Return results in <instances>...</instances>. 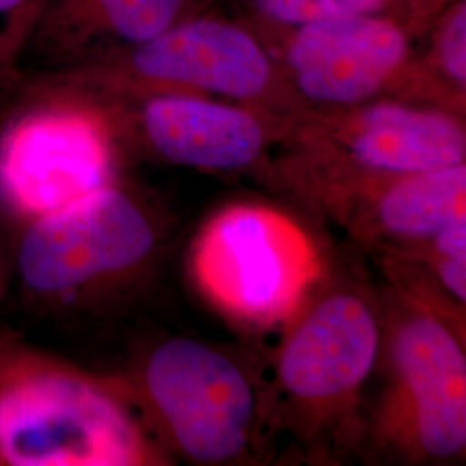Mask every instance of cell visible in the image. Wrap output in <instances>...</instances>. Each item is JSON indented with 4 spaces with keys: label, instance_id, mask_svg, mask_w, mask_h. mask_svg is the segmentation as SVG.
I'll return each mask as SVG.
<instances>
[{
    "label": "cell",
    "instance_id": "3",
    "mask_svg": "<svg viewBox=\"0 0 466 466\" xmlns=\"http://www.w3.org/2000/svg\"><path fill=\"white\" fill-rule=\"evenodd\" d=\"M117 146L99 100L38 78L0 130V232L115 184Z\"/></svg>",
    "mask_w": 466,
    "mask_h": 466
},
{
    "label": "cell",
    "instance_id": "1",
    "mask_svg": "<svg viewBox=\"0 0 466 466\" xmlns=\"http://www.w3.org/2000/svg\"><path fill=\"white\" fill-rule=\"evenodd\" d=\"M157 460L119 387L0 333V466H140Z\"/></svg>",
    "mask_w": 466,
    "mask_h": 466
},
{
    "label": "cell",
    "instance_id": "5",
    "mask_svg": "<svg viewBox=\"0 0 466 466\" xmlns=\"http://www.w3.org/2000/svg\"><path fill=\"white\" fill-rule=\"evenodd\" d=\"M192 265L215 304L259 325L290 317L321 269L317 248L299 225L252 204L232 206L209 221Z\"/></svg>",
    "mask_w": 466,
    "mask_h": 466
},
{
    "label": "cell",
    "instance_id": "10",
    "mask_svg": "<svg viewBox=\"0 0 466 466\" xmlns=\"http://www.w3.org/2000/svg\"><path fill=\"white\" fill-rule=\"evenodd\" d=\"M379 352V325L352 294L319 300L287 339L279 377L300 402L330 404L367 380Z\"/></svg>",
    "mask_w": 466,
    "mask_h": 466
},
{
    "label": "cell",
    "instance_id": "16",
    "mask_svg": "<svg viewBox=\"0 0 466 466\" xmlns=\"http://www.w3.org/2000/svg\"><path fill=\"white\" fill-rule=\"evenodd\" d=\"M50 0H0V92L17 84Z\"/></svg>",
    "mask_w": 466,
    "mask_h": 466
},
{
    "label": "cell",
    "instance_id": "2",
    "mask_svg": "<svg viewBox=\"0 0 466 466\" xmlns=\"http://www.w3.org/2000/svg\"><path fill=\"white\" fill-rule=\"evenodd\" d=\"M40 78L92 97L199 94L299 119L308 106L283 80L267 44L244 21L206 7L156 36Z\"/></svg>",
    "mask_w": 466,
    "mask_h": 466
},
{
    "label": "cell",
    "instance_id": "6",
    "mask_svg": "<svg viewBox=\"0 0 466 466\" xmlns=\"http://www.w3.org/2000/svg\"><path fill=\"white\" fill-rule=\"evenodd\" d=\"M294 132L315 163L344 177L390 178L466 159L463 115L415 100L308 107Z\"/></svg>",
    "mask_w": 466,
    "mask_h": 466
},
{
    "label": "cell",
    "instance_id": "13",
    "mask_svg": "<svg viewBox=\"0 0 466 466\" xmlns=\"http://www.w3.org/2000/svg\"><path fill=\"white\" fill-rule=\"evenodd\" d=\"M365 182L379 194L373 218L387 235L432 237L451 221L466 217L465 163Z\"/></svg>",
    "mask_w": 466,
    "mask_h": 466
},
{
    "label": "cell",
    "instance_id": "14",
    "mask_svg": "<svg viewBox=\"0 0 466 466\" xmlns=\"http://www.w3.org/2000/svg\"><path fill=\"white\" fill-rule=\"evenodd\" d=\"M400 99L465 115L466 0H454L418 38Z\"/></svg>",
    "mask_w": 466,
    "mask_h": 466
},
{
    "label": "cell",
    "instance_id": "7",
    "mask_svg": "<svg viewBox=\"0 0 466 466\" xmlns=\"http://www.w3.org/2000/svg\"><path fill=\"white\" fill-rule=\"evenodd\" d=\"M263 42L308 107L400 99L418 46L417 36L390 15L319 19Z\"/></svg>",
    "mask_w": 466,
    "mask_h": 466
},
{
    "label": "cell",
    "instance_id": "8",
    "mask_svg": "<svg viewBox=\"0 0 466 466\" xmlns=\"http://www.w3.org/2000/svg\"><path fill=\"white\" fill-rule=\"evenodd\" d=\"M137 390L190 460L225 463L248 448L252 387L221 352L190 339H169L144 360Z\"/></svg>",
    "mask_w": 466,
    "mask_h": 466
},
{
    "label": "cell",
    "instance_id": "17",
    "mask_svg": "<svg viewBox=\"0 0 466 466\" xmlns=\"http://www.w3.org/2000/svg\"><path fill=\"white\" fill-rule=\"evenodd\" d=\"M454 0H400L402 17L408 30L420 38L427 32L433 17Z\"/></svg>",
    "mask_w": 466,
    "mask_h": 466
},
{
    "label": "cell",
    "instance_id": "18",
    "mask_svg": "<svg viewBox=\"0 0 466 466\" xmlns=\"http://www.w3.org/2000/svg\"><path fill=\"white\" fill-rule=\"evenodd\" d=\"M439 280L458 302L466 300V256H439Z\"/></svg>",
    "mask_w": 466,
    "mask_h": 466
},
{
    "label": "cell",
    "instance_id": "19",
    "mask_svg": "<svg viewBox=\"0 0 466 466\" xmlns=\"http://www.w3.org/2000/svg\"><path fill=\"white\" fill-rule=\"evenodd\" d=\"M432 240L437 256H466V217L442 227Z\"/></svg>",
    "mask_w": 466,
    "mask_h": 466
},
{
    "label": "cell",
    "instance_id": "11",
    "mask_svg": "<svg viewBox=\"0 0 466 466\" xmlns=\"http://www.w3.org/2000/svg\"><path fill=\"white\" fill-rule=\"evenodd\" d=\"M392 361L418 448L432 458L458 456L466 446V360L458 339L432 315H415L394 335Z\"/></svg>",
    "mask_w": 466,
    "mask_h": 466
},
{
    "label": "cell",
    "instance_id": "4",
    "mask_svg": "<svg viewBox=\"0 0 466 466\" xmlns=\"http://www.w3.org/2000/svg\"><path fill=\"white\" fill-rule=\"evenodd\" d=\"M4 267L40 313L67 311L144 267L156 230L144 206L116 184L21 227Z\"/></svg>",
    "mask_w": 466,
    "mask_h": 466
},
{
    "label": "cell",
    "instance_id": "9",
    "mask_svg": "<svg viewBox=\"0 0 466 466\" xmlns=\"http://www.w3.org/2000/svg\"><path fill=\"white\" fill-rule=\"evenodd\" d=\"M92 97V96H90ZM99 100L117 142L178 167L235 171L258 165L296 119L199 94L156 92Z\"/></svg>",
    "mask_w": 466,
    "mask_h": 466
},
{
    "label": "cell",
    "instance_id": "12",
    "mask_svg": "<svg viewBox=\"0 0 466 466\" xmlns=\"http://www.w3.org/2000/svg\"><path fill=\"white\" fill-rule=\"evenodd\" d=\"M209 7L208 0H50L30 52L54 67L125 49Z\"/></svg>",
    "mask_w": 466,
    "mask_h": 466
},
{
    "label": "cell",
    "instance_id": "15",
    "mask_svg": "<svg viewBox=\"0 0 466 466\" xmlns=\"http://www.w3.org/2000/svg\"><path fill=\"white\" fill-rule=\"evenodd\" d=\"M230 4L233 16L244 21L261 40L329 17L390 15L404 23L400 0H230Z\"/></svg>",
    "mask_w": 466,
    "mask_h": 466
}]
</instances>
